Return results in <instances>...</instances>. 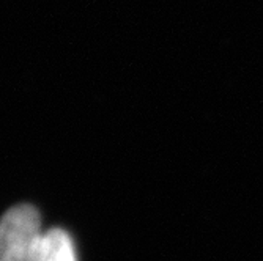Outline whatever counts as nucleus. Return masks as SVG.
I'll return each mask as SVG.
<instances>
[{
	"mask_svg": "<svg viewBox=\"0 0 263 261\" xmlns=\"http://www.w3.org/2000/svg\"><path fill=\"white\" fill-rule=\"evenodd\" d=\"M41 231L40 212L32 205H16L0 217V261H29L30 247Z\"/></svg>",
	"mask_w": 263,
	"mask_h": 261,
	"instance_id": "f257e3e1",
	"label": "nucleus"
},
{
	"mask_svg": "<svg viewBox=\"0 0 263 261\" xmlns=\"http://www.w3.org/2000/svg\"><path fill=\"white\" fill-rule=\"evenodd\" d=\"M29 261H78L73 239L62 228L41 230L32 243Z\"/></svg>",
	"mask_w": 263,
	"mask_h": 261,
	"instance_id": "f03ea898",
	"label": "nucleus"
}]
</instances>
